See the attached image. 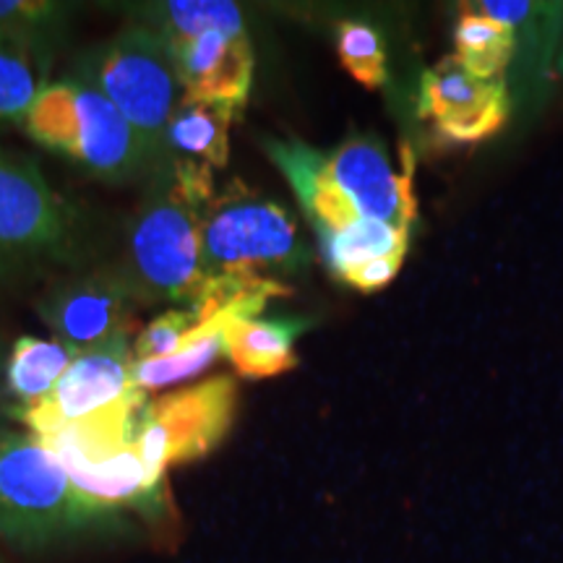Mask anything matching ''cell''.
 <instances>
[{
    "label": "cell",
    "mask_w": 563,
    "mask_h": 563,
    "mask_svg": "<svg viewBox=\"0 0 563 563\" xmlns=\"http://www.w3.org/2000/svg\"><path fill=\"white\" fill-rule=\"evenodd\" d=\"M133 365L136 355L131 336L112 340L76 355L51 397L32 407L9 405L5 415L26 428V433L45 435L70 422L141 412L150 399L133 382Z\"/></svg>",
    "instance_id": "9c48e42d"
},
{
    "label": "cell",
    "mask_w": 563,
    "mask_h": 563,
    "mask_svg": "<svg viewBox=\"0 0 563 563\" xmlns=\"http://www.w3.org/2000/svg\"><path fill=\"white\" fill-rule=\"evenodd\" d=\"M5 407H9V397H5V391H3V382H0V428L5 426L3 420H9V415H5Z\"/></svg>",
    "instance_id": "d4e9b609"
},
{
    "label": "cell",
    "mask_w": 563,
    "mask_h": 563,
    "mask_svg": "<svg viewBox=\"0 0 563 563\" xmlns=\"http://www.w3.org/2000/svg\"><path fill=\"white\" fill-rule=\"evenodd\" d=\"M170 53L183 97L224 104L235 115H241L249 104L253 68H256L251 37L207 32L194 40L175 42Z\"/></svg>",
    "instance_id": "7c38bea8"
},
{
    "label": "cell",
    "mask_w": 563,
    "mask_h": 563,
    "mask_svg": "<svg viewBox=\"0 0 563 563\" xmlns=\"http://www.w3.org/2000/svg\"><path fill=\"white\" fill-rule=\"evenodd\" d=\"M74 361L76 352L53 336H19L11 344L3 371V391L9 405L32 407L51 397Z\"/></svg>",
    "instance_id": "9a60e30c"
},
{
    "label": "cell",
    "mask_w": 563,
    "mask_h": 563,
    "mask_svg": "<svg viewBox=\"0 0 563 563\" xmlns=\"http://www.w3.org/2000/svg\"><path fill=\"white\" fill-rule=\"evenodd\" d=\"M45 84V66L0 42V125L21 123Z\"/></svg>",
    "instance_id": "ffe728a7"
},
{
    "label": "cell",
    "mask_w": 563,
    "mask_h": 563,
    "mask_svg": "<svg viewBox=\"0 0 563 563\" xmlns=\"http://www.w3.org/2000/svg\"><path fill=\"white\" fill-rule=\"evenodd\" d=\"M9 344H5L3 336H0V382H3V371H5V357H9Z\"/></svg>",
    "instance_id": "484cf974"
},
{
    "label": "cell",
    "mask_w": 563,
    "mask_h": 563,
    "mask_svg": "<svg viewBox=\"0 0 563 563\" xmlns=\"http://www.w3.org/2000/svg\"><path fill=\"white\" fill-rule=\"evenodd\" d=\"M420 115L435 136L452 144H475L504 129L509 95L504 79H477L454 55L426 70L420 87Z\"/></svg>",
    "instance_id": "8fae6325"
},
{
    "label": "cell",
    "mask_w": 563,
    "mask_h": 563,
    "mask_svg": "<svg viewBox=\"0 0 563 563\" xmlns=\"http://www.w3.org/2000/svg\"><path fill=\"white\" fill-rule=\"evenodd\" d=\"M262 146L290 183L316 235L357 220L412 230L418 203L407 150L397 170L386 146L373 136H350L332 152H319L298 139H264Z\"/></svg>",
    "instance_id": "7a4b0ae2"
},
{
    "label": "cell",
    "mask_w": 563,
    "mask_h": 563,
    "mask_svg": "<svg viewBox=\"0 0 563 563\" xmlns=\"http://www.w3.org/2000/svg\"><path fill=\"white\" fill-rule=\"evenodd\" d=\"M235 118L224 104L183 97L167 129L165 154L209 170H224L230 162V129Z\"/></svg>",
    "instance_id": "5bb4252c"
},
{
    "label": "cell",
    "mask_w": 563,
    "mask_h": 563,
    "mask_svg": "<svg viewBox=\"0 0 563 563\" xmlns=\"http://www.w3.org/2000/svg\"><path fill=\"white\" fill-rule=\"evenodd\" d=\"M139 300L118 266H91L47 282L34 298V313L53 340L76 355L131 336Z\"/></svg>",
    "instance_id": "30bf717a"
},
{
    "label": "cell",
    "mask_w": 563,
    "mask_h": 563,
    "mask_svg": "<svg viewBox=\"0 0 563 563\" xmlns=\"http://www.w3.org/2000/svg\"><path fill=\"white\" fill-rule=\"evenodd\" d=\"M121 110L146 146L165 159V136L183 102L178 70L165 37L152 26H125L91 53L81 79Z\"/></svg>",
    "instance_id": "52a82bcc"
},
{
    "label": "cell",
    "mask_w": 563,
    "mask_h": 563,
    "mask_svg": "<svg viewBox=\"0 0 563 563\" xmlns=\"http://www.w3.org/2000/svg\"><path fill=\"white\" fill-rule=\"evenodd\" d=\"M532 3H517V0H485V3L475 5L477 13H483V16L498 21L504 26H511V30L517 24H522L532 13Z\"/></svg>",
    "instance_id": "cb8c5ba5"
},
{
    "label": "cell",
    "mask_w": 563,
    "mask_h": 563,
    "mask_svg": "<svg viewBox=\"0 0 563 563\" xmlns=\"http://www.w3.org/2000/svg\"><path fill=\"white\" fill-rule=\"evenodd\" d=\"M203 323L191 308H170L152 319L133 340L136 361H154V357H170L180 350L183 340Z\"/></svg>",
    "instance_id": "7402d4cb"
},
{
    "label": "cell",
    "mask_w": 563,
    "mask_h": 563,
    "mask_svg": "<svg viewBox=\"0 0 563 563\" xmlns=\"http://www.w3.org/2000/svg\"><path fill=\"white\" fill-rule=\"evenodd\" d=\"M68 9L51 0H0V42L45 66L66 30Z\"/></svg>",
    "instance_id": "ac0fdd59"
},
{
    "label": "cell",
    "mask_w": 563,
    "mask_h": 563,
    "mask_svg": "<svg viewBox=\"0 0 563 563\" xmlns=\"http://www.w3.org/2000/svg\"><path fill=\"white\" fill-rule=\"evenodd\" d=\"M87 222L40 165L0 144V295L84 269Z\"/></svg>",
    "instance_id": "277c9868"
},
{
    "label": "cell",
    "mask_w": 563,
    "mask_h": 563,
    "mask_svg": "<svg viewBox=\"0 0 563 563\" xmlns=\"http://www.w3.org/2000/svg\"><path fill=\"white\" fill-rule=\"evenodd\" d=\"M201 258L209 282H262L302 272L311 251L290 209L232 180L207 211Z\"/></svg>",
    "instance_id": "8992f818"
},
{
    "label": "cell",
    "mask_w": 563,
    "mask_h": 563,
    "mask_svg": "<svg viewBox=\"0 0 563 563\" xmlns=\"http://www.w3.org/2000/svg\"><path fill=\"white\" fill-rule=\"evenodd\" d=\"M21 129L34 144L63 154L104 183L150 178L162 162L121 110L81 79L47 81L21 118Z\"/></svg>",
    "instance_id": "5b68a950"
},
{
    "label": "cell",
    "mask_w": 563,
    "mask_h": 563,
    "mask_svg": "<svg viewBox=\"0 0 563 563\" xmlns=\"http://www.w3.org/2000/svg\"><path fill=\"white\" fill-rule=\"evenodd\" d=\"M118 527L121 514L84 496L63 464L32 433L0 428L3 543L34 553Z\"/></svg>",
    "instance_id": "3957f363"
},
{
    "label": "cell",
    "mask_w": 563,
    "mask_h": 563,
    "mask_svg": "<svg viewBox=\"0 0 563 563\" xmlns=\"http://www.w3.org/2000/svg\"><path fill=\"white\" fill-rule=\"evenodd\" d=\"M308 327L306 319H235L224 329V357L245 378L279 376L298 365L295 342Z\"/></svg>",
    "instance_id": "4fadbf2b"
},
{
    "label": "cell",
    "mask_w": 563,
    "mask_h": 563,
    "mask_svg": "<svg viewBox=\"0 0 563 563\" xmlns=\"http://www.w3.org/2000/svg\"><path fill=\"white\" fill-rule=\"evenodd\" d=\"M405 258L389 256V258H376V262L365 264L363 269H357L352 277L347 279V285L357 287L363 292H373V290H382V287L389 285V282L397 277V272L402 269Z\"/></svg>",
    "instance_id": "603a6c76"
},
{
    "label": "cell",
    "mask_w": 563,
    "mask_h": 563,
    "mask_svg": "<svg viewBox=\"0 0 563 563\" xmlns=\"http://www.w3.org/2000/svg\"><path fill=\"white\" fill-rule=\"evenodd\" d=\"M141 19L165 37L167 45L222 32L230 37H251L249 21L238 3L228 0H170V3L144 5Z\"/></svg>",
    "instance_id": "e0dca14e"
},
{
    "label": "cell",
    "mask_w": 563,
    "mask_h": 563,
    "mask_svg": "<svg viewBox=\"0 0 563 563\" xmlns=\"http://www.w3.org/2000/svg\"><path fill=\"white\" fill-rule=\"evenodd\" d=\"M316 238H319L323 264L342 282L376 258H405L410 245V232L378 220H357L344 228L319 232Z\"/></svg>",
    "instance_id": "2e32d148"
},
{
    "label": "cell",
    "mask_w": 563,
    "mask_h": 563,
    "mask_svg": "<svg viewBox=\"0 0 563 563\" xmlns=\"http://www.w3.org/2000/svg\"><path fill=\"white\" fill-rule=\"evenodd\" d=\"M336 53L357 84L378 89L386 84V47L376 26L365 21H342L336 30Z\"/></svg>",
    "instance_id": "44dd1931"
},
{
    "label": "cell",
    "mask_w": 563,
    "mask_h": 563,
    "mask_svg": "<svg viewBox=\"0 0 563 563\" xmlns=\"http://www.w3.org/2000/svg\"><path fill=\"white\" fill-rule=\"evenodd\" d=\"M214 170L165 157L146 178L118 266L139 306L191 308L207 290L201 232L214 201Z\"/></svg>",
    "instance_id": "6da1fadb"
},
{
    "label": "cell",
    "mask_w": 563,
    "mask_h": 563,
    "mask_svg": "<svg viewBox=\"0 0 563 563\" xmlns=\"http://www.w3.org/2000/svg\"><path fill=\"white\" fill-rule=\"evenodd\" d=\"M238 418V382L211 376L152 399L139 415L136 449L154 481L173 464L201 460L228 439Z\"/></svg>",
    "instance_id": "ba28073f"
},
{
    "label": "cell",
    "mask_w": 563,
    "mask_h": 563,
    "mask_svg": "<svg viewBox=\"0 0 563 563\" xmlns=\"http://www.w3.org/2000/svg\"><path fill=\"white\" fill-rule=\"evenodd\" d=\"M454 45V58L477 79H504L514 55V30L477 11H464L456 21Z\"/></svg>",
    "instance_id": "d6986e66"
}]
</instances>
